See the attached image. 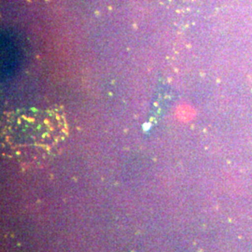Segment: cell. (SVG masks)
<instances>
[{"mask_svg":"<svg viewBox=\"0 0 252 252\" xmlns=\"http://www.w3.org/2000/svg\"><path fill=\"white\" fill-rule=\"evenodd\" d=\"M66 135V121L58 108L9 112L2 118V154L21 165H40L57 154Z\"/></svg>","mask_w":252,"mask_h":252,"instance_id":"6da1fadb","label":"cell"}]
</instances>
